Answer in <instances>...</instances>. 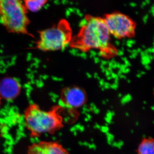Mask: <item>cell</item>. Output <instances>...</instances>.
<instances>
[{
  "instance_id": "cell-1",
  "label": "cell",
  "mask_w": 154,
  "mask_h": 154,
  "mask_svg": "<svg viewBox=\"0 0 154 154\" xmlns=\"http://www.w3.org/2000/svg\"><path fill=\"white\" fill-rule=\"evenodd\" d=\"M110 34L104 18L88 15L85 24L79 33L73 36L69 45L83 52L98 50L101 56L108 57L117 54V51L109 44Z\"/></svg>"
},
{
  "instance_id": "cell-2",
  "label": "cell",
  "mask_w": 154,
  "mask_h": 154,
  "mask_svg": "<svg viewBox=\"0 0 154 154\" xmlns=\"http://www.w3.org/2000/svg\"><path fill=\"white\" fill-rule=\"evenodd\" d=\"M64 110L61 105H54L48 110H43L36 103L28 105L24 111V119L30 137L55 134L63 129L65 124Z\"/></svg>"
},
{
  "instance_id": "cell-3",
  "label": "cell",
  "mask_w": 154,
  "mask_h": 154,
  "mask_svg": "<svg viewBox=\"0 0 154 154\" xmlns=\"http://www.w3.org/2000/svg\"><path fill=\"white\" fill-rule=\"evenodd\" d=\"M0 19L11 33L28 34L30 20L24 4L18 0L0 1Z\"/></svg>"
},
{
  "instance_id": "cell-4",
  "label": "cell",
  "mask_w": 154,
  "mask_h": 154,
  "mask_svg": "<svg viewBox=\"0 0 154 154\" xmlns=\"http://www.w3.org/2000/svg\"><path fill=\"white\" fill-rule=\"evenodd\" d=\"M36 48L43 51L60 50L69 45L72 38V31L66 19L60 20L57 25L39 31Z\"/></svg>"
},
{
  "instance_id": "cell-5",
  "label": "cell",
  "mask_w": 154,
  "mask_h": 154,
  "mask_svg": "<svg viewBox=\"0 0 154 154\" xmlns=\"http://www.w3.org/2000/svg\"><path fill=\"white\" fill-rule=\"evenodd\" d=\"M60 100L64 108L75 111L83 107L88 101L85 90L78 86L66 87L62 90Z\"/></svg>"
},
{
  "instance_id": "cell-6",
  "label": "cell",
  "mask_w": 154,
  "mask_h": 154,
  "mask_svg": "<svg viewBox=\"0 0 154 154\" xmlns=\"http://www.w3.org/2000/svg\"><path fill=\"white\" fill-rule=\"evenodd\" d=\"M104 19L110 34L115 38L129 34V28L134 25L129 17L121 13L108 14Z\"/></svg>"
},
{
  "instance_id": "cell-7",
  "label": "cell",
  "mask_w": 154,
  "mask_h": 154,
  "mask_svg": "<svg viewBox=\"0 0 154 154\" xmlns=\"http://www.w3.org/2000/svg\"><path fill=\"white\" fill-rule=\"evenodd\" d=\"M27 154H71L61 143L56 141L42 140L31 144Z\"/></svg>"
},
{
  "instance_id": "cell-8",
  "label": "cell",
  "mask_w": 154,
  "mask_h": 154,
  "mask_svg": "<svg viewBox=\"0 0 154 154\" xmlns=\"http://www.w3.org/2000/svg\"><path fill=\"white\" fill-rule=\"evenodd\" d=\"M21 86L17 80L6 77L0 81V98L6 100H13L19 96Z\"/></svg>"
},
{
  "instance_id": "cell-9",
  "label": "cell",
  "mask_w": 154,
  "mask_h": 154,
  "mask_svg": "<svg viewBox=\"0 0 154 154\" xmlns=\"http://www.w3.org/2000/svg\"><path fill=\"white\" fill-rule=\"evenodd\" d=\"M137 152L138 154H154V139H144L138 147Z\"/></svg>"
},
{
  "instance_id": "cell-10",
  "label": "cell",
  "mask_w": 154,
  "mask_h": 154,
  "mask_svg": "<svg viewBox=\"0 0 154 154\" xmlns=\"http://www.w3.org/2000/svg\"><path fill=\"white\" fill-rule=\"evenodd\" d=\"M47 2L46 0H26L24 1V4L27 11L36 12L41 10Z\"/></svg>"
},
{
  "instance_id": "cell-11",
  "label": "cell",
  "mask_w": 154,
  "mask_h": 154,
  "mask_svg": "<svg viewBox=\"0 0 154 154\" xmlns=\"http://www.w3.org/2000/svg\"><path fill=\"white\" fill-rule=\"evenodd\" d=\"M141 63L144 65L148 64L151 62V60L149 58V54L141 57Z\"/></svg>"
},
{
  "instance_id": "cell-12",
  "label": "cell",
  "mask_w": 154,
  "mask_h": 154,
  "mask_svg": "<svg viewBox=\"0 0 154 154\" xmlns=\"http://www.w3.org/2000/svg\"><path fill=\"white\" fill-rule=\"evenodd\" d=\"M127 42V43H130L131 44H134L135 43L136 41L135 40H134V39H128L126 41Z\"/></svg>"
},
{
  "instance_id": "cell-13",
  "label": "cell",
  "mask_w": 154,
  "mask_h": 154,
  "mask_svg": "<svg viewBox=\"0 0 154 154\" xmlns=\"http://www.w3.org/2000/svg\"><path fill=\"white\" fill-rule=\"evenodd\" d=\"M148 14H146L145 16L144 17H143V21L144 23H146V22H147V19L148 18Z\"/></svg>"
},
{
  "instance_id": "cell-14",
  "label": "cell",
  "mask_w": 154,
  "mask_h": 154,
  "mask_svg": "<svg viewBox=\"0 0 154 154\" xmlns=\"http://www.w3.org/2000/svg\"><path fill=\"white\" fill-rule=\"evenodd\" d=\"M117 54L119 55H122V54H123V51H122L119 50L118 51H117Z\"/></svg>"
},
{
  "instance_id": "cell-15",
  "label": "cell",
  "mask_w": 154,
  "mask_h": 154,
  "mask_svg": "<svg viewBox=\"0 0 154 154\" xmlns=\"http://www.w3.org/2000/svg\"><path fill=\"white\" fill-rule=\"evenodd\" d=\"M137 53H133L131 55H132L133 58H135L136 57L137 55Z\"/></svg>"
},
{
  "instance_id": "cell-16",
  "label": "cell",
  "mask_w": 154,
  "mask_h": 154,
  "mask_svg": "<svg viewBox=\"0 0 154 154\" xmlns=\"http://www.w3.org/2000/svg\"><path fill=\"white\" fill-rule=\"evenodd\" d=\"M125 62V64H126L127 66H131V63L128 60H127Z\"/></svg>"
},
{
  "instance_id": "cell-17",
  "label": "cell",
  "mask_w": 154,
  "mask_h": 154,
  "mask_svg": "<svg viewBox=\"0 0 154 154\" xmlns=\"http://www.w3.org/2000/svg\"><path fill=\"white\" fill-rule=\"evenodd\" d=\"M130 5L132 6V7H135V6H136L137 4L134 2H131L130 3Z\"/></svg>"
},
{
  "instance_id": "cell-18",
  "label": "cell",
  "mask_w": 154,
  "mask_h": 154,
  "mask_svg": "<svg viewBox=\"0 0 154 154\" xmlns=\"http://www.w3.org/2000/svg\"><path fill=\"white\" fill-rule=\"evenodd\" d=\"M146 3L145 2H143L142 3L141 7L142 8H143V7H144V6L146 5Z\"/></svg>"
},
{
  "instance_id": "cell-19",
  "label": "cell",
  "mask_w": 154,
  "mask_h": 154,
  "mask_svg": "<svg viewBox=\"0 0 154 154\" xmlns=\"http://www.w3.org/2000/svg\"><path fill=\"white\" fill-rule=\"evenodd\" d=\"M145 67L146 68V69H150V67L148 64L146 65H145Z\"/></svg>"
},
{
  "instance_id": "cell-20",
  "label": "cell",
  "mask_w": 154,
  "mask_h": 154,
  "mask_svg": "<svg viewBox=\"0 0 154 154\" xmlns=\"http://www.w3.org/2000/svg\"><path fill=\"white\" fill-rule=\"evenodd\" d=\"M140 54L141 55V56H143L144 55H145V54L144 51H142L140 52Z\"/></svg>"
},
{
  "instance_id": "cell-21",
  "label": "cell",
  "mask_w": 154,
  "mask_h": 154,
  "mask_svg": "<svg viewBox=\"0 0 154 154\" xmlns=\"http://www.w3.org/2000/svg\"><path fill=\"white\" fill-rule=\"evenodd\" d=\"M131 52L132 53H137V49H133L132 50H131Z\"/></svg>"
},
{
  "instance_id": "cell-22",
  "label": "cell",
  "mask_w": 154,
  "mask_h": 154,
  "mask_svg": "<svg viewBox=\"0 0 154 154\" xmlns=\"http://www.w3.org/2000/svg\"><path fill=\"white\" fill-rule=\"evenodd\" d=\"M127 45L128 47L130 48L131 47V46H132V44H131V43H127Z\"/></svg>"
},
{
  "instance_id": "cell-23",
  "label": "cell",
  "mask_w": 154,
  "mask_h": 154,
  "mask_svg": "<svg viewBox=\"0 0 154 154\" xmlns=\"http://www.w3.org/2000/svg\"><path fill=\"white\" fill-rule=\"evenodd\" d=\"M120 76L121 78H124L125 79H126V77H125V76L124 75L120 74Z\"/></svg>"
},
{
  "instance_id": "cell-24",
  "label": "cell",
  "mask_w": 154,
  "mask_h": 154,
  "mask_svg": "<svg viewBox=\"0 0 154 154\" xmlns=\"http://www.w3.org/2000/svg\"><path fill=\"white\" fill-rule=\"evenodd\" d=\"M125 70L126 73L130 71V69L128 68H125Z\"/></svg>"
},
{
  "instance_id": "cell-25",
  "label": "cell",
  "mask_w": 154,
  "mask_h": 154,
  "mask_svg": "<svg viewBox=\"0 0 154 154\" xmlns=\"http://www.w3.org/2000/svg\"><path fill=\"white\" fill-rule=\"evenodd\" d=\"M149 58L150 59L152 60L153 59V56L151 55V54H149Z\"/></svg>"
},
{
  "instance_id": "cell-26",
  "label": "cell",
  "mask_w": 154,
  "mask_h": 154,
  "mask_svg": "<svg viewBox=\"0 0 154 154\" xmlns=\"http://www.w3.org/2000/svg\"><path fill=\"white\" fill-rule=\"evenodd\" d=\"M122 59L123 60H124L125 61L128 60L127 58L126 57H122Z\"/></svg>"
},
{
  "instance_id": "cell-27",
  "label": "cell",
  "mask_w": 154,
  "mask_h": 154,
  "mask_svg": "<svg viewBox=\"0 0 154 154\" xmlns=\"http://www.w3.org/2000/svg\"><path fill=\"white\" fill-rule=\"evenodd\" d=\"M141 75V74L140 73H138L137 74V76L139 77V78L140 77Z\"/></svg>"
},
{
  "instance_id": "cell-28",
  "label": "cell",
  "mask_w": 154,
  "mask_h": 154,
  "mask_svg": "<svg viewBox=\"0 0 154 154\" xmlns=\"http://www.w3.org/2000/svg\"><path fill=\"white\" fill-rule=\"evenodd\" d=\"M148 50L149 52H151L152 48H148Z\"/></svg>"
},
{
  "instance_id": "cell-29",
  "label": "cell",
  "mask_w": 154,
  "mask_h": 154,
  "mask_svg": "<svg viewBox=\"0 0 154 154\" xmlns=\"http://www.w3.org/2000/svg\"><path fill=\"white\" fill-rule=\"evenodd\" d=\"M137 52H140L142 51V50L140 48H138L137 49Z\"/></svg>"
},
{
  "instance_id": "cell-30",
  "label": "cell",
  "mask_w": 154,
  "mask_h": 154,
  "mask_svg": "<svg viewBox=\"0 0 154 154\" xmlns=\"http://www.w3.org/2000/svg\"><path fill=\"white\" fill-rule=\"evenodd\" d=\"M151 11L152 13V14L153 16L154 17V10L151 9Z\"/></svg>"
},
{
  "instance_id": "cell-31",
  "label": "cell",
  "mask_w": 154,
  "mask_h": 154,
  "mask_svg": "<svg viewBox=\"0 0 154 154\" xmlns=\"http://www.w3.org/2000/svg\"><path fill=\"white\" fill-rule=\"evenodd\" d=\"M145 2L146 4H149L150 3L149 0H146Z\"/></svg>"
},
{
  "instance_id": "cell-32",
  "label": "cell",
  "mask_w": 154,
  "mask_h": 154,
  "mask_svg": "<svg viewBox=\"0 0 154 154\" xmlns=\"http://www.w3.org/2000/svg\"><path fill=\"white\" fill-rule=\"evenodd\" d=\"M140 73L141 74H145V72L140 71Z\"/></svg>"
},
{
  "instance_id": "cell-33",
  "label": "cell",
  "mask_w": 154,
  "mask_h": 154,
  "mask_svg": "<svg viewBox=\"0 0 154 154\" xmlns=\"http://www.w3.org/2000/svg\"><path fill=\"white\" fill-rule=\"evenodd\" d=\"M120 64L119 63H117V64H116V66L118 67H120Z\"/></svg>"
},
{
  "instance_id": "cell-34",
  "label": "cell",
  "mask_w": 154,
  "mask_h": 154,
  "mask_svg": "<svg viewBox=\"0 0 154 154\" xmlns=\"http://www.w3.org/2000/svg\"><path fill=\"white\" fill-rule=\"evenodd\" d=\"M2 98H0V106H1V105H2Z\"/></svg>"
},
{
  "instance_id": "cell-35",
  "label": "cell",
  "mask_w": 154,
  "mask_h": 154,
  "mask_svg": "<svg viewBox=\"0 0 154 154\" xmlns=\"http://www.w3.org/2000/svg\"><path fill=\"white\" fill-rule=\"evenodd\" d=\"M152 52L154 53V48H152Z\"/></svg>"
},
{
  "instance_id": "cell-36",
  "label": "cell",
  "mask_w": 154,
  "mask_h": 154,
  "mask_svg": "<svg viewBox=\"0 0 154 154\" xmlns=\"http://www.w3.org/2000/svg\"><path fill=\"white\" fill-rule=\"evenodd\" d=\"M128 51H129V52H131V50L129 49V48H128L127 50Z\"/></svg>"
},
{
  "instance_id": "cell-37",
  "label": "cell",
  "mask_w": 154,
  "mask_h": 154,
  "mask_svg": "<svg viewBox=\"0 0 154 154\" xmlns=\"http://www.w3.org/2000/svg\"><path fill=\"white\" fill-rule=\"evenodd\" d=\"M122 71L121 70H119L118 71V74H120L122 72Z\"/></svg>"
},
{
  "instance_id": "cell-38",
  "label": "cell",
  "mask_w": 154,
  "mask_h": 154,
  "mask_svg": "<svg viewBox=\"0 0 154 154\" xmlns=\"http://www.w3.org/2000/svg\"><path fill=\"white\" fill-rule=\"evenodd\" d=\"M116 44H117V45H119V41H116Z\"/></svg>"
},
{
  "instance_id": "cell-39",
  "label": "cell",
  "mask_w": 154,
  "mask_h": 154,
  "mask_svg": "<svg viewBox=\"0 0 154 154\" xmlns=\"http://www.w3.org/2000/svg\"><path fill=\"white\" fill-rule=\"evenodd\" d=\"M125 41H126V39H125V38H123V42H125Z\"/></svg>"
},
{
  "instance_id": "cell-40",
  "label": "cell",
  "mask_w": 154,
  "mask_h": 154,
  "mask_svg": "<svg viewBox=\"0 0 154 154\" xmlns=\"http://www.w3.org/2000/svg\"><path fill=\"white\" fill-rule=\"evenodd\" d=\"M142 47L143 48H146L145 45H142Z\"/></svg>"
},
{
  "instance_id": "cell-41",
  "label": "cell",
  "mask_w": 154,
  "mask_h": 154,
  "mask_svg": "<svg viewBox=\"0 0 154 154\" xmlns=\"http://www.w3.org/2000/svg\"><path fill=\"white\" fill-rule=\"evenodd\" d=\"M129 57L131 58H133L132 55H130L129 56Z\"/></svg>"
},
{
  "instance_id": "cell-42",
  "label": "cell",
  "mask_w": 154,
  "mask_h": 154,
  "mask_svg": "<svg viewBox=\"0 0 154 154\" xmlns=\"http://www.w3.org/2000/svg\"><path fill=\"white\" fill-rule=\"evenodd\" d=\"M127 81H128V82H129V83L130 82H131V81L129 79H128Z\"/></svg>"
},
{
  "instance_id": "cell-43",
  "label": "cell",
  "mask_w": 154,
  "mask_h": 154,
  "mask_svg": "<svg viewBox=\"0 0 154 154\" xmlns=\"http://www.w3.org/2000/svg\"><path fill=\"white\" fill-rule=\"evenodd\" d=\"M124 48H123V47L122 48V51H123V50H124Z\"/></svg>"
},
{
  "instance_id": "cell-44",
  "label": "cell",
  "mask_w": 154,
  "mask_h": 154,
  "mask_svg": "<svg viewBox=\"0 0 154 154\" xmlns=\"http://www.w3.org/2000/svg\"><path fill=\"white\" fill-rule=\"evenodd\" d=\"M136 13L137 14H138V12H136Z\"/></svg>"
},
{
  "instance_id": "cell-45",
  "label": "cell",
  "mask_w": 154,
  "mask_h": 154,
  "mask_svg": "<svg viewBox=\"0 0 154 154\" xmlns=\"http://www.w3.org/2000/svg\"><path fill=\"white\" fill-rule=\"evenodd\" d=\"M153 58H154V54L153 55Z\"/></svg>"
},
{
  "instance_id": "cell-46",
  "label": "cell",
  "mask_w": 154,
  "mask_h": 154,
  "mask_svg": "<svg viewBox=\"0 0 154 154\" xmlns=\"http://www.w3.org/2000/svg\"><path fill=\"white\" fill-rule=\"evenodd\" d=\"M153 6H154V5H153Z\"/></svg>"
}]
</instances>
